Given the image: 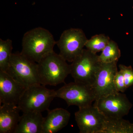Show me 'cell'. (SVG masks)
I'll list each match as a JSON object with an SVG mask.
<instances>
[{
    "mask_svg": "<svg viewBox=\"0 0 133 133\" xmlns=\"http://www.w3.org/2000/svg\"><path fill=\"white\" fill-rule=\"evenodd\" d=\"M61 55L52 51L38 64V77L41 84L57 85L64 83L70 74V65Z\"/></svg>",
    "mask_w": 133,
    "mask_h": 133,
    "instance_id": "cell-2",
    "label": "cell"
},
{
    "mask_svg": "<svg viewBox=\"0 0 133 133\" xmlns=\"http://www.w3.org/2000/svg\"><path fill=\"white\" fill-rule=\"evenodd\" d=\"M56 97V91L37 84L27 88L17 106L23 112L44 111L49 110L51 103Z\"/></svg>",
    "mask_w": 133,
    "mask_h": 133,
    "instance_id": "cell-3",
    "label": "cell"
},
{
    "mask_svg": "<svg viewBox=\"0 0 133 133\" xmlns=\"http://www.w3.org/2000/svg\"><path fill=\"white\" fill-rule=\"evenodd\" d=\"M102 133H133V124L123 118H106Z\"/></svg>",
    "mask_w": 133,
    "mask_h": 133,
    "instance_id": "cell-15",
    "label": "cell"
},
{
    "mask_svg": "<svg viewBox=\"0 0 133 133\" xmlns=\"http://www.w3.org/2000/svg\"><path fill=\"white\" fill-rule=\"evenodd\" d=\"M6 72L15 80L28 87L41 84L38 64L19 53H12Z\"/></svg>",
    "mask_w": 133,
    "mask_h": 133,
    "instance_id": "cell-4",
    "label": "cell"
},
{
    "mask_svg": "<svg viewBox=\"0 0 133 133\" xmlns=\"http://www.w3.org/2000/svg\"><path fill=\"white\" fill-rule=\"evenodd\" d=\"M121 56V52L118 45L117 43L111 39L99 56V59L101 63H117Z\"/></svg>",
    "mask_w": 133,
    "mask_h": 133,
    "instance_id": "cell-16",
    "label": "cell"
},
{
    "mask_svg": "<svg viewBox=\"0 0 133 133\" xmlns=\"http://www.w3.org/2000/svg\"><path fill=\"white\" fill-rule=\"evenodd\" d=\"M94 105L106 118H122L127 115L132 107L125 94L117 92L100 98Z\"/></svg>",
    "mask_w": 133,
    "mask_h": 133,
    "instance_id": "cell-8",
    "label": "cell"
},
{
    "mask_svg": "<svg viewBox=\"0 0 133 133\" xmlns=\"http://www.w3.org/2000/svg\"><path fill=\"white\" fill-rule=\"evenodd\" d=\"M114 84L118 92L124 93L127 89L123 74L120 71L116 72L114 79Z\"/></svg>",
    "mask_w": 133,
    "mask_h": 133,
    "instance_id": "cell-20",
    "label": "cell"
},
{
    "mask_svg": "<svg viewBox=\"0 0 133 133\" xmlns=\"http://www.w3.org/2000/svg\"><path fill=\"white\" fill-rule=\"evenodd\" d=\"M12 40L0 38V71H6L12 54Z\"/></svg>",
    "mask_w": 133,
    "mask_h": 133,
    "instance_id": "cell-17",
    "label": "cell"
},
{
    "mask_svg": "<svg viewBox=\"0 0 133 133\" xmlns=\"http://www.w3.org/2000/svg\"><path fill=\"white\" fill-rule=\"evenodd\" d=\"M117 64V62H101L91 86L95 97V101L118 92L114 84L115 77L118 71Z\"/></svg>",
    "mask_w": 133,
    "mask_h": 133,
    "instance_id": "cell-9",
    "label": "cell"
},
{
    "mask_svg": "<svg viewBox=\"0 0 133 133\" xmlns=\"http://www.w3.org/2000/svg\"><path fill=\"white\" fill-rule=\"evenodd\" d=\"M48 115L44 118L42 133H55L67 125L71 114L62 108L48 110Z\"/></svg>",
    "mask_w": 133,
    "mask_h": 133,
    "instance_id": "cell-12",
    "label": "cell"
},
{
    "mask_svg": "<svg viewBox=\"0 0 133 133\" xmlns=\"http://www.w3.org/2000/svg\"><path fill=\"white\" fill-rule=\"evenodd\" d=\"M56 42L48 30L41 27L35 28L24 33L21 53L29 59L38 63L54 51Z\"/></svg>",
    "mask_w": 133,
    "mask_h": 133,
    "instance_id": "cell-1",
    "label": "cell"
},
{
    "mask_svg": "<svg viewBox=\"0 0 133 133\" xmlns=\"http://www.w3.org/2000/svg\"><path fill=\"white\" fill-rule=\"evenodd\" d=\"M56 97L64 100L69 106L76 105L79 108L91 105L95 100L91 86L75 81L56 91Z\"/></svg>",
    "mask_w": 133,
    "mask_h": 133,
    "instance_id": "cell-7",
    "label": "cell"
},
{
    "mask_svg": "<svg viewBox=\"0 0 133 133\" xmlns=\"http://www.w3.org/2000/svg\"><path fill=\"white\" fill-rule=\"evenodd\" d=\"M17 105H0V133H14L21 119Z\"/></svg>",
    "mask_w": 133,
    "mask_h": 133,
    "instance_id": "cell-13",
    "label": "cell"
},
{
    "mask_svg": "<svg viewBox=\"0 0 133 133\" xmlns=\"http://www.w3.org/2000/svg\"><path fill=\"white\" fill-rule=\"evenodd\" d=\"M110 38L104 34H99L93 36L88 39L85 47L87 49L93 53L97 54L102 51L110 41Z\"/></svg>",
    "mask_w": 133,
    "mask_h": 133,
    "instance_id": "cell-18",
    "label": "cell"
},
{
    "mask_svg": "<svg viewBox=\"0 0 133 133\" xmlns=\"http://www.w3.org/2000/svg\"><path fill=\"white\" fill-rule=\"evenodd\" d=\"M119 69L121 72L125 80L127 88L133 85V69L132 66H126L123 64L119 65Z\"/></svg>",
    "mask_w": 133,
    "mask_h": 133,
    "instance_id": "cell-19",
    "label": "cell"
},
{
    "mask_svg": "<svg viewBox=\"0 0 133 133\" xmlns=\"http://www.w3.org/2000/svg\"><path fill=\"white\" fill-rule=\"evenodd\" d=\"M100 63L98 55L84 49L70 65V74L75 82L91 87Z\"/></svg>",
    "mask_w": 133,
    "mask_h": 133,
    "instance_id": "cell-5",
    "label": "cell"
},
{
    "mask_svg": "<svg viewBox=\"0 0 133 133\" xmlns=\"http://www.w3.org/2000/svg\"><path fill=\"white\" fill-rule=\"evenodd\" d=\"M87 40L81 29L71 28L65 30L56 42L59 55L67 62L71 63L82 52Z\"/></svg>",
    "mask_w": 133,
    "mask_h": 133,
    "instance_id": "cell-6",
    "label": "cell"
},
{
    "mask_svg": "<svg viewBox=\"0 0 133 133\" xmlns=\"http://www.w3.org/2000/svg\"><path fill=\"white\" fill-rule=\"evenodd\" d=\"M75 116L79 133H102L106 118L94 105L79 108Z\"/></svg>",
    "mask_w": 133,
    "mask_h": 133,
    "instance_id": "cell-10",
    "label": "cell"
},
{
    "mask_svg": "<svg viewBox=\"0 0 133 133\" xmlns=\"http://www.w3.org/2000/svg\"><path fill=\"white\" fill-rule=\"evenodd\" d=\"M27 88L7 72L0 71V105H17Z\"/></svg>",
    "mask_w": 133,
    "mask_h": 133,
    "instance_id": "cell-11",
    "label": "cell"
},
{
    "mask_svg": "<svg viewBox=\"0 0 133 133\" xmlns=\"http://www.w3.org/2000/svg\"><path fill=\"white\" fill-rule=\"evenodd\" d=\"M44 118L41 112H23L14 133H42Z\"/></svg>",
    "mask_w": 133,
    "mask_h": 133,
    "instance_id": "cell-14",
    "label": "cell"
}]
</instances>
